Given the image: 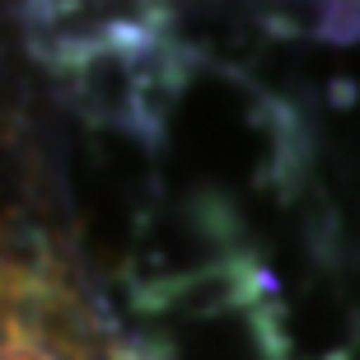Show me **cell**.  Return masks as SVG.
I'll return each mask as SVG.
<instances>
[{"mask_svg":"<svg viewBox=\"0 0 360 360\" xmlns=\"http://www.w3.org/2000/svg\"><path fill=\"white\" fill-rule=\"evenodd\" d=\"M0 360H56L38 342H0Z\"/></svg>","mask_w":360,"mask_h":360,"instance_id":"cell-1","label":"cell"}]
</instances>
